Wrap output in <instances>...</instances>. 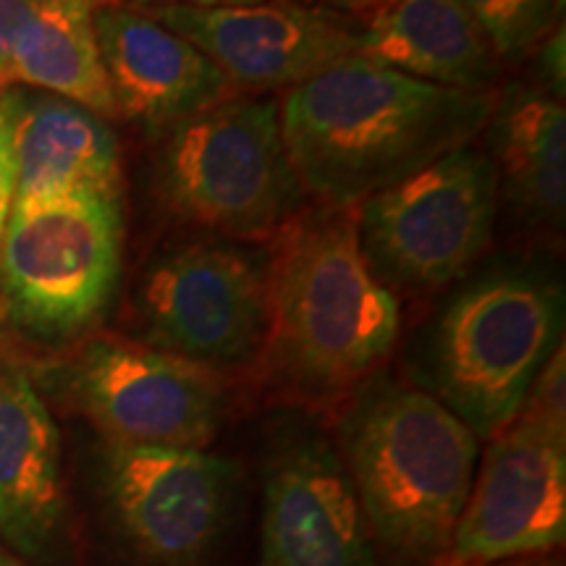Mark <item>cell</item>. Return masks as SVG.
Listing matches in <instances>:
<instances>
[{
	"label": "cell",
	"instance_id": "7c38bea8",
	"mask_svg": "<svg viewBox=\"0 0 566 566\" xmlns=\"http://www.w3.org/2000/svg\"><path fill=\"white\" fill-rule=\"evenodd\" d=\"M142 11L200 48L237 90H294L359 55V30L342 13L296 0L221 9L147 6Z\"/></svg>",
	"mask_w": 566,
	"mask_h": 566
},
{
	"label": "cell",
	"instance_id": "277c9868",
	"mask_svg": "<svg viewBox=\"0 0 566 566\" xmlns=\"http://www.w3.org/2000/svg\"><path fill=\"white\" fill-rule=\"evenodd\" d=\"M562 321L564 292L546 275H483L438 317L428 352L433 396L475 438H495L516 420L562 344Z\"/></svg>",
	"mask_w": 566,
	"mask_h": 566
},
{
	"label": "cell",
	"instance_id": "2e32d148",
	"mask_svg": "<svg viewBox=\"0 0 566 566\" xmlns=\"http://www.w3.org/2000/svg\"><path fill=\"white\" fill-rule=\"evenodd\" d=\"M359 55L464 92H493L504 66L459 0H384L359 30Z\"/></svg>",
	"mask_w": 566,
	"mask_h": 566
},
{
	"label": "cell",
	"instance_id": "52a82bcc",
	"mask_svg": "<svg viewBox=\"0 0 566 566\" xmlns=\"http://www.w3.org/2000/svg\"><path fill=\"white\" fill-rule=\"evenodd\" d=\"M499 171L464 145L354 208L359 247L384 286L436 289L483 258L499 212Z\"/></svg>",
	"mask_w": 566,
	"mask_h": 566
},
{
	"label": "cell",
	"instance_id": "603a6c76",
	"mask_svg": "<svg viewBox=\"0 0 566 566\" xmlns=\"http://www.w3.org/2000/svg\"><path fill=\"white\" fill-rule=\"evenodd\" d=\"M38 6L40 0H0V69H9L13 42Z\"/></svg>",
	"mask_w": 566,
	"mask_h": 566
},
{
	"label": "cell",
	"instance_id": "484cf974",
	"mask_svg": "<svg viewBox=\"0 0 566 566\" xmlns=\"http://www.w3.org/2000/svg\"><path fill=\"white\" fill-rule=\"evenodd\" d=\"M13 76H11V71L9 69H0V95H3V92H9V90H13Z\"/></svg>",
	"mask_w": 566,
	"mask_h": 566
},
{
	"label": "cell",
	"instance_id": "ac0fdd59",
	"mask_svg": "<svg viewBox=\"0 0 566 566\" xmlns=\"http://www.w3.org/2000/svg\"><path fill=\"white\" fill-rule=\"evenodd\" d=\"M499 189L530 226L556 231L566 212V111L556 95L512 87L488 122Z\"/></svg>",
	"mask_w": 566,
	"mask_h": 566
},
{
	"label": "cell",
	"instance_id": "6da1fadb",
	"mask_svg": "<svg viewBox=\"0 0 566 566\" xmlns=\"http://www.w3.org/2000/svg\"><path fill=\"white\" fill-rule=\"evenodd\" d=\"M493 108V92L420 82L365 55L338 61L279 103L304 195L342 210L472 145Z\"/></svg>",
	"mask_w": 566,
	"mask_h": 566
},
{
	"label": "cell",
	"instance_id": "ffe728a7",
	"mask_svg": "<svg viewBox=\"0 0 566 566\" xmlns=\"http://www.w3.org/2000/svg\"><path fill=\"white\" fill-rule=\"evenodd\" d=\"M478 21L501 63L527 59L554 32L558 0H459Z\"/></svg>",
	"mask_w": 566,
	"mask_h": 566
},
{
	"label": "cell",
	"instance_id": "3957f363",
	"mask_svg": "<svg viewBox=\"0 0 566 566\" xmlns=\"http://www.w3.org/2000/svg\"><path fill=\"white\" fill-rule=\"evenodd\" d=\"M349 472L370 533L394 556L449 554L478 467V438L433 394L386 386L342 424Z\"/></svg>",
	"mask_w": 566,
	"mask_h": 566
},
{
	"label": "cell",
	"instance_id": "7a4b0ae2",
	"mask_svg": "<svg viewBox=\"0 0 566 566\" xmlns=\"http://www.w3.org/2000/svg\"><path fill=\"white\" fill-rule=\"evenodd\" d=\"M265 370L313 399L349 391L399 336V302L359 247L354 208L300 212L271 239Z\"/></svg>",
	"mask_w": 566,
	"mask_h": 566
},
{
	"label": "cell",
	"instance_id": "8fae6325",
	"mask_svg": "<svg viewBox=\"0 0 566 566\" xmlns=\"http://www.w3.org/2000/svg\"><path fill=\"white\" fill-rule=\"evenodd\" d=\"M566 535V430L516 415L493 438L451 541L454 562L546 554Z\"/></svg>",
	"mask_w": 566,
	"mask_h": 566
},
{
	"label": "cell",
	"instance_id": "30bf717a",
	"mask_svg": "<svg viewBox=\"0 0 566 566\" xmlns=\"http://www.w3.org/2000/svg\"><path fill=\"white\" fill-rule=\"evenodd\" d=\"M237 470L205 449L108 443L103 485L126 541L160 566L197 564L229 520Z\"/></svg>",
	"mask_w": 566,
	"mask_h": 566
},
{
	"label": "cell",
	"instance_id": "f1b7e54d",
	"mask_svg": "<svg viewBox=\"0 0 566 566\" xmlns=\"http://www.w3.org/2000/svg\"><path fill=\"white\" fill-rule=\"evenodd\" d=\"M0 321H3V304H0Z\"/></svg>",
	"mask_w": 566,
	"mask_h": 566
},
{
	"label": "cell",
	"instance_id": "7402d4cb",
	"mask_svg": "<svg viewBox=\"0 0 566 566\" xmlns=\"http://www.w3.org/2000/svg\"><path fill=\"white\" fill-rule=\"evenodd\" d=\"M21 92L9 90L0 95V242L17 200V116Z\"/></svg>",
	"mask_w": 566,
	"mask_h": 566
},
{
	"label": "cell",
	"instance_id": "5bb4252c",
	"mask_svg": "<svg viewBox=\"0 0 566 566\" xmlns=\"http://www.w3.org/2000/svg\"><path fill=\"white\" fill-rule=\"evenodd\" d=\"M95 34L116 116L147 129H171L237 97L239 90L200 48L142 9L103 6Z\"/></svg>",
	"mask_w": 566,
	"mask_h": 566
},
{
	"label": "cell",
	"instance_id": "9c48e42d",
	"mask_svg": "<svg viewBox=\"0 0 566 566\" xmlns=\"http://www.w3.org/2000/svg\"><path fill=\"white\" fill-rule=\"evenodd\" d=\"M66 386L108 443L205 449L223 422L218 373L126 338L90 342Z\"/></svg>",
	"mask_w": 566,
	"mask_h": 566
},
{
	"label": "cell",
	"instance_id": "4316f807",
	"mask_svg": "<svg viewBox=\"0 0 566 566\" xmlns=\"http://www.w3.org/2000/svg\"><path fill=\"white\" fill-rule=\"evenodd\" d=\"M0 566H27V564H21L19 558H13V556L3 554V551H0Z\"/></svg>",
	"mask_w": 566,
	"mask_h": 566
},
{
	"label": "cell",
	"instance_id": "ba28073f",
	"mask_svg": "<svg viewBox=\"0 0 566 566\" xmlns=\"http://www.w3.org/2000/svg\"><path fill=\"white\" fill-rule=\"evenodd\" d=\"M147 346L218 373L260 357L268 254L221 242L181 247L150 268L139 294Z\"/></svg>",
	"mask_w": 566,
	"mask_h": 566
},
{
	"label": "cell",
	"instance_id": "4fadbf2b",
	"mask_svg": "<svg viewBox=\"0 0 566 566\" xmlns=\"http://www.w3.org/2000/svg\"><path fill=\"white\" fill-rule=\"evenodd\" d=\"M258 566H378L349 472L323 438L300 433L273 451Z\"/></svg>",
	"mask_w": 566,
	"mask_h": 566
},
{
	"label": "cell",
	"instance_id": "d4e9b609",
	"mask_svg": "<svg viewBox=\"0 0 566 566\" xmlns=\"http://www.w3.org/2000/svg\"><path fill=\"white\" fill-rule=\"evenodd\" d=\"M296 3H304V6H313V9H321V11H331V13H344L346 11H373L378 9L384 0H296Z\"/></svg>",
	"mask_w": 566,
	"mask_h": 566
},
{
	"label": "cell",
	"instance_id": "d6986e66",
	"mask_svg": "<svg viewBox=\"0 0 566 566\" xmlns=\"http://www.w3.org/2000/svg\"><path fill=\"white\" fill-rule=\"evenodd\" d=\"M111 3L118 0H40L13 42V82L116 118L95 34V13Z\"/></svg>",
	"mask_w": 566,
	"mask_h": 566
},
{
	"label": "cell",
	"instance_id": "cb8c5ba5",
	"mask_svg": "<svg viewBox=\"0 0 566 566\" xmlns=\"http://www.w3.org/2000/svg\"><path fill=\"white\" fill-rule=\"evenodd\" d=\"M122 6L147 9V6H192V9H221V6H252L263 0H118Z\"/></svg>",
	"mask_w": 566,
	"mask_h": 566
},
{
	"label": "cell",
	"instance_id": "44dd1931",
	"mask_svg": "<svg viewBox=\"0 0 566 566\" xmlns=\"http://www.w3.org/2000/svg\"><path fill=\"white\" fill-rule=\"evenodd\" d=\"M520 415L530 417V420L546 422L556 430H566V365L562 344L556 346L548 363L537 373Z\"/></svg>",
	"mask_w": 566,
	"mask_h": 566
},
{
	"label": "cell",
	"instance_id": "83f0119b",
	"mask_svg": "<svg viewBox=\"0 0 566 566\" xmlns=\"http://www.w3.org/2000/svg\"><path fill=\"white\" fill-rule=\"evenodd\" d=\"M491 566H535V564L522 562V558H514V562H501V564H491Z\"/></svg>",
	"mask_w": 566,
	"mask_h": 566
},
{
	"label": "cell",
	"instance_id": "e0dca14e",
	"mask_svg": "<svg viewBox=\"0 0 566 566\" xmlns=\"http://www.w3.org/2000/svg\"><path fill=\"white\" fill-rule=\"evenodd\" d=\"M13 208L122 189V147L103 116L59 95H21Z\"/></svg>",
	"mask_w": 566,
	"mask_h": 566
},
{
	"label": "cell",
	"instance_id": "8992f818",
	"mask_svg": "<svg viewBox=\"0 0 566 566\" xmlns=\"http://www.w3.org/2000/svg\"><path fill=\"white\" fill-rule=\"evenodd\" d=\"M122 252V189L13 208L0 242L3 313L42 338L82 334L116 294Z\"/></svg>",
	"mask_w": 566,
	"mask_h": 566
},
{
	"label": "cell",
	"instance_id": "9a60e30c",
	"mask_svg": "<svg viewBox=\"0 0 566 566\" xmlns=\"http://www.w3.org/2000/svg\"><path fill=\"white\" fill-rule=\"evenodd\" d=\"M61 436L24 367L0 357V535L40 556L63 525Z\"/></svg>",
	"mask_w": 566,
	"mask_h": 566
},
{
	"label": "cell",
	"instance_id": "5b68a950",
	"mask_svg": "<svg viewBox=\"0 0 566 566\" xmlns=\"http://www.w3.org/2000/svg\"><path fill=\"white\" fill-rule=\"evenodd\" d=\"M163 208L205 231L265 242L304 210L275 101L231 97L168 129L155 158Z\"/></svg>",
	"mask_w": 566,
	"mask_h": 566
}]
</instances>
